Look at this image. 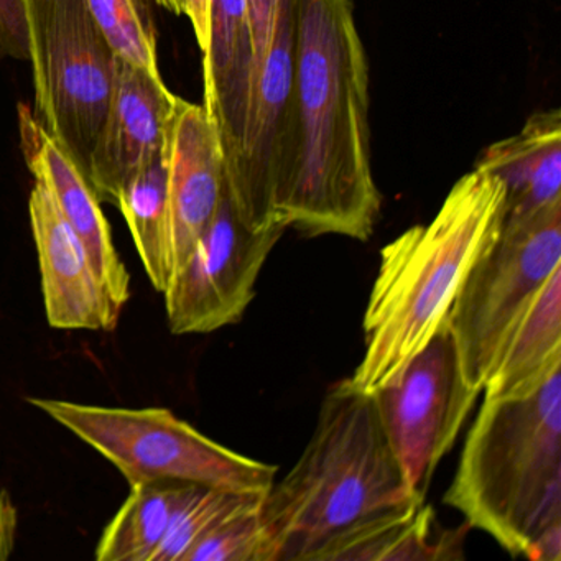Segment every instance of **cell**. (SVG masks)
<instances>
[{
    "label": "cell",
    "mask_w": 561,
    "mask_h": 561,
    "mask_svg": "<svg viewBox=\"0 0 561 561\" xmlns=\"http://www.w3.org/2000/svg\"><path fill=\"white\" fill-rule=\"evenodd\" d=\"M298 159L278 221L367 241L380 213L370 163L369 65L354 0H291Z\"/></svg>",
    "instance_id": "1"
},
{
    "label": "cell",
    "mask_w": 561,
    "mask_h": 561,
    "mask_svg": "<svg viewBox=\"0 0 561 561\" xmlns=\"http://www.w3.org/2000/svg\"><path fill=\"white\" fill-rule=\"evenodd\" d=\"M507 213L505 186L474 167L453 186L435 218L380 252L364 313V356L350 377L373 393L446 323L472 265L495 241Z\"/></svg>",
    "instance_id": "2"
},
{
    "label": "cell",
    "mask_w": 561,
    "mask_h": 561,
    "mask_svg": "<svg viewBox=\"0 0 561 561\" xmlns=\"http://www.w3.org/2000/svg\"><path fill=\"white\" fill-rule=\"evenodd\" d=\"M413 497L373 396L350 377L328 389L310 442L262 497L267 561H310L341 531Z\"/></svg>",
    "instance_id": "3"
},
{
    "label": "cell",
    "mask_w": 561,
    "mask_h": 561,
    "mask_svg": "<svg viewBox=\"0 0 561 561\" xmlns=\"http://www.w3.org/2000/svg\"><path fill=\"white\" fill-rule=\"evenodd\" d=\"M443 501L515 557L561 524V366L527 392L484 399Z\"/></svg>",
    "instance_id": "4"
},
{
    "label": "cell",
    "mask_w": 561,
    "mask_h": 561,
    "mask_svg": "<svg viewBox=\"0 0 561 561\" xmlns=\"http://www.w3.org/2000/svg\"><path fill=\"white\" fill-rule=\"evenodd\" d=\"M28 403L113 462L129 485L180 481L264 497L277 466L219 445L162 407L123 409L31 397Z\"/></svg>",
    "instance_id": "5"
},
{
    "label": "cell",
    "mask_w": 561,
    "mask_h": 561,
    "mask_svg": "<svg viewBox=\"0 0 561 561\" xmlns=\"http://www.w3.org/2000/svg\"><path fill=\"white\" fill-rule=\"evenodd\" d=\"M561 268V202L507 218L472 265L446 323L462 376L482 387L517 324L551 275Z\"/></svg>",
    "instance_id": "6"
},
{
    "label": "cell",
    "mask_w": 561,
    "mask_h": 561,
    "mask_svg": "<svg viewBox=\"0 0 561 561\" xmlns=\"http://www.w3.org/2000/svg\"><path fill=\"white\" fill-rule=\"evenodd\" d=\"M35 117L88 176L110 113L119 57L84 0H25Z\"/></svg>",
    "instance_id": "7"
},
{
    "label": "cell",
    "mask_w": 561,
    "mask_h": 561,
    "mask_svg": "<svg viewBox=\"0 0 561 561\" xmlns=\"http://www.w3.org/2000/svg\"><path fill=\"white\" fill-rule=\"evenodd\" d=\"M370 396L410 492L425 501L481 396L462 376L448 323Z\"/></svg>",
    "instance_id": "8"
},
{
    "label": "cell",
    "mask_w": 561,
    "mask_h": 561,
    "mask_svg": "<svg viewBox=\"0 0 561 561\" xmlns=\"http://www.w3.org/2000/svg\"><path fill=\"white\" fill-rule=\"evenodd\" d=\"M285 231H257L245 225L222 186L211 222L163 291L170 331L206 334L241 321L254 300L259 275Z\"/></svg>",
    "instance_id": "9"
},
{
    "label": "cell",
    "mask_w": 561,
    "mask_h": 561,
    "mask_svg": "<svg viewBox=\"0 0 561 561\" xmlns=\"http://www.w3.org/2000/svg\"><path fill=\"white\" fill-rule=\"evenodd\" d=\"M176 98L162 77H153L119 58L110 113L88 170L101 203L116 205L123 186L167 149Z\"/></svg>",
    "instance_id": "10"
},
{
    "label": "cell",
    "mask_w": 561,
    "mask_h": 561,
    "mask_svg": "<svg viewBox=\"0 0 561 561\" xmlns=\"http://www.w3.org/2000/svg\"><path fill=\"white\" fill-rule=\"evenodd\" d=\"M48 323L57 330L113 331L119 323L90 254L48 190L35 182L28 199Z\"/></svg>",
    "instance_id": "11"
},
{
    "label": "cell",
    "mask_w": 561,
    "mask_h": 561,
    "mask_svg": "<svg viewBox=\"0 0 561 561\" xmlns=\"http://www.w3.org/2000/svg\"><path fill=\"white\" fill-rule=\"evenodd\" d=\"M19 133L32 176L48 190L61 216L83 242L114 308L123 313L130 298V275L114 245L110 221L90 179L25 104L19 107Z\"/></svg>",
    "instance_id": "12"
},
{
    "label": "cell",
    "mask_w": 561,
    "mask_h": 561,
    "mask_svg": "<svg viewBox=\"0 0 561 561\" xmlns=\"http://www.w3.org/2000/svg\"><path fill=\"white\" fill-rule=\"evenodd\" d=\"M167 163L175 274L211 222L225 186L221 144L205 107L176 98Z\"/></svg>",
    "instance_id": "13"
},
{
    "label": "cell",
    "mask_w": 561,
    "mask_h": 561,
    "mask_svg": "<svg viewBox=\"0 0 561 561\" xmlns=\"http://www.w3.org/2000/svg\"><path fill=\"white\" fill-rule=\"evenodd\" d=\"M203 77V107L218 133L226 173L241 156L254 84L248 0H211Z\"/></svg>",
    "instance_id": "14"
},
{
    "label": "cell",
    "mask_w": 561,
    "mask_h": 561,
    "mask_svg": "<svg viewBox=\"0 0 561 561\" xmlns=\"http://www.w3.org/2000/svg\"><path fill=\"white\" fill-rule=\"evenodd\" d=\"M465 528L445 530L432 505L412 502L341 531L310 561L461 560Z\"/></svg>",
    "instance_id": "15"
},
{
    "label": "cell",
    "mask_w": 561,
    "mask_h": 561,
    "mask_svg": "<svg viewBox=\"0 0 561 561\" xmlns=\"http://www.w3.org/2000/svg\"><path fill=\"white\" fill-rule=\"evenodd\" d=\"M476 167L504 183L507 218L531 215L561 202L560 110L528 117L520 133L492 144Z\"/></svg>",
    "instance_id": "16"
},
{
    "label": "cell",
    "mask_w": 561,
    "mask_h": 561,
    "mask_svg": "<svg viewBox=\"0 0 561 561\" xmlns=\"http://www.w3.org/2000/svg\"><path fill=\"white\" fill-rule=\"evenodd\" d=\"M561 366V268L543 285L505 344L494 373L482 387L484 399L527 392Z\"/></svg>",
    "instance_id": "17"
},
{
    "label": "cell",
    "mask_w": 561,
    "mask_h": 561,
    "mask_svg": "<svg viewBox=\"0 0 561 561\" xmlns=\"http://www.w3.org/2000/svg\"><path fill=\"white\" fill-rule=\"evenodd\" d=\"M116 206L126 218L150 284L163 294L173 275L167 149L123 186Z\"/></svg>",
    "instance_id": "18"
},
{
    "label": "cell",
    "mask_w": 561,
    "mask_h": 561,
    "mask_svg": "<svg viewBox=\"0 0 561 561\" xmlns=\"http://www.w3.org/2000/svg\"><path fill=\"white\" fill-rule=\"evenodd\" d=\"M190 485L180 481L130 485L126 501L104 527L94 558L98 561H152Z\"/></svg>",
    "instance_id": "19"
},
{
    "label": "cell",
    "mask_w": 561,
    "mask_h": 561,
    "mask_svg": "<svg viewBox=\"0 0 561 561\" xmlns=\"http://www.w3.org/2000/svg\"><path fill=\"white\" fill-rule=\"evenodd\" d=\"M259 495L236 494L192 484L180 502L152 561H185L192 548L222 520L261 502Z\"/></svg>",
    "instance_id": "20"
},
{
    "label": "cell",
    "mask_w": 561,
    "mask_h": 561,
    "mask_svg": "<svg viewBox=\"0 0 561 561\" xmlns=\"http://www.w3.org/2000/svg\"><path fill=\"white\" fill-rule=\"evenodd\" d=\"M114 54L134 67L162 77L149 0H84Z\"/></svg>",
    "instance_id": "21"
},
{
    "label": "cell",
    "mask_w": 561,
    "mask_h": 561,
    "mask_svg": "<svg viewBox=\"0 0 561 561\" xmlns=\"http://www.w3.org/2000/svg\"><path fill=\"white\" fill-rule=\"evenodd\" d=\"M261 504L222 520L192 548L185 561H267Z\"/></svg>",
    "instance_id": "22"
},
{
    "label": "cell",
    "mask_w": 561,
    "mask_h": 561,
    "mask_svg": "<svg viewBox=\"0 0 561 561\" xmlns=\"http://www.w3.org/2000/svg\"><path fill=\"white\" fill-rule=\"evenodd\" d=\"M0 58L28 60V22L25 0H0Z\"/></svg>",
    "instance_id": "23"
},
{
    "label": "cell",
    "mask_w": 561,
    "mask_h": 561,
    "mask_svg": "<svg viewBox=\"0 0 561 561\" xmlns=\"http://www.w3.org/2000/svg\"><path fill=\"white\" fill-rule=\"evenodd\" d=\"M19 512L9 492H0V561L11 558L18 538Z\"/></svg>",
    "instance_id": "24"
},
{
    "label": "cell",
    "mask_w": 561,
    "mask_h": 561,
    "mask_svg": "<svg viewBox=\"0 0 561 561\" xmlns=\"http://www.w3.org/2000/svg\"><path fill=\"white\" fill-rule=\"evenodd\" d=\"M525 558L535 561L561 560V524L553 525L543 534L538 535L525 551Z\"/></svg>",
    "instance_id": "25"
},
{
    "label": "cell",
    "mask_w": 561,
    "mask_h": 561,
    "mask_svg": "<svg viewBox=\"0 0 561 561\" xmlns=\"http://www.w3.org/2000/svg\"><path fill=\"white\" fill-rule=\"evenodd\" d=\"M209 11L211 0H185V15L190 19L202 51H205L209 38Z\"/></svg>",
    "instance_id": "26"
},
{
    "label": "cell",
    "mask_w": 561,
    "mask_h": 561,
    "mask_svg": "<svg viewBox=\"0 0 561 561\" xmlns=\"http://www.w3.org/2000/svg\"><path fill=\"white\" fill-rule=\"evenodd\" d=\"M167 11L175 15H185V0H156Z\"/></svg>",
    "instance_id": "27"
}]
</instances>
